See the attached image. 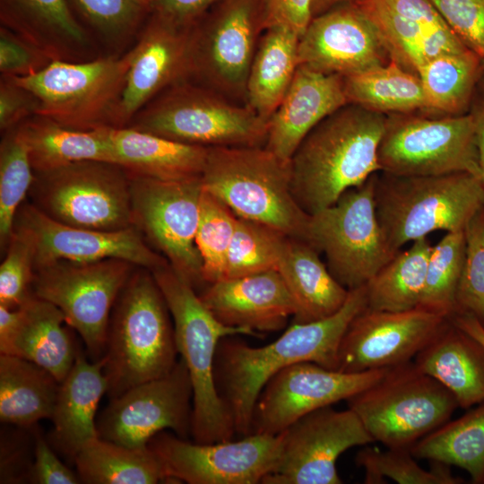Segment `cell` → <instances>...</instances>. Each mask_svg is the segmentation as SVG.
<instances>
[{"mask_svg": "<svg viewBox=\"0 0 484 484\" xmlns=\"http://www.w3.org/2000/svg\"><path fill=\"white\" fill-rule=\"evenodd\" d=\"M367 305L364 285L350 290L346 302L334 315L309 323H293L277 340L263 347H252L237 335L223 337L216 350L214 376L236 435L251 434L259 393L281 369L309 361L337 370L341 341L350 322Z\"/></svg>", "mask_w": 484, "mask_h": 484, "instance_id": "6da1fadb", "label": "cell"}, {"mask_svg": "<svg viewBox=\"0 0 484 484\" xmlns=\"http://www.w3.org/2000/svg\"><path fill=\"white\" fill-rule=\"evenodd\" d=\"M386 115L348 103L315 125L291 158L292 194L314 214L381 172L377 153Z\"/></svg>", "mask_w": 484, "mask_h": 484, "instance_id": "7a4b0ae2", "label": "cell"}, {"mask_svg": "<svg viewBox=\"0 0 484 484\" xmlns=\"http://www.w3.org/2000/svg\"><path fill=\"white\" fill-rule=\"evenodd\" d=\"M171 314L152 272L136 267L113 307L103 373L109 399L168 375L177 362Z\"/></svg>", "mask_w": 484, "mask_h": 484, "instance_id": "3957f363", "label": "cell"}, {"mask_svg": "<svg viewBox=\"0 0 484 484\" xmlns=\"http://www.w3.org/2000/svg\"><path fill=\"white\" fill-rule=\"evenodd\" d=\"M291 160L265 146L209 147L204 190L238 218L257 221L307 241L310 220L291 190Z\"/></svg>", "mask_w": 484, "mask_h": 484, "instance_id": "277c9868", "label": "cell"}, {"mask_svg": "<svg viewBox=\"0 0 484 484\" xmlns=\"http://www.w3.org/2000/svg\"><path fill=\"white\" fill-rule=\"evenodd\" d=\"M151 272L171 314L178 355L192 382L191 436L203 444L232 440L236 436L233 419L215 382V354L223 337L250 333L218 321L197 291L169 264Z\"/></svg>", "mask_w": 484, "mask_h": 484, "instance_id": "5b68a950", "label": "cell"}, {"mask_svg": "<svg viewBox=\"0 0 484 484\" xmlns=\"http://www.w3.org/2000/svg\"><path fill=\"white\" fill-rule=\"evenodd\" d=\"M381 173L376 178V211L384 235L395 251L434 231L464 230L484 207V183L471 173Z\"/></svg>", "mask_w": 484, "mask_h": 484, "instance_id": "8992f818", "label": "cell"}, {"mask_svg": "<svg viewBox=\"0 0 484 484\" xmlns=\"http://www.w3.org/2000/svg\"><path fill=\"white\" fill-rule=\"evenodd\" d=\"M127 126L187 144L240 147L264 146L268 122L248 106L186 79L158 94Z\"/></svg>", "mask_w": 484, "mask_h": 484, "instance_id": "52a82bcc", "label": "cell"}, {"mask_svg": "<svg viewBox=\"0 0 484 484\" xmlns=\"http://www.w3.org/2000/svg\"><path fill=\"white\" fill-rule=\"evenodd\" d=\"M374 442L410 448L448 420L459 407L454 395L414 361L390 367L347 400Z\"/></svg>", "mask_w": 484, "mask_h": 484, "instance_id": "ba28073f", "label": "cell"}, {"mask_svg": "<svg viewBox=\"0 0 484 484\" xmlns=\"http://www.w3.org/2000/svg\"><path fill=\"white\" fill-rule=\"evenodd\" d=\"M131 177L122 166L82 160L34 171L30 203L50 219L75 228L115 231L134 227Z\"/></svg>", "mask_w": 484, "mask_h": 484, "instance_id": "9c48e42d", "label": "cell"}, {"mask_svg": "<svg viewBox=\"0 0 484 484\" xmlns=\"http://www.w3.org/2000/svg\"><path fill=\"white\" fill-rule=\"evenodd\" d=\"M376 174L310 215L307 242L324 255L332 275L349 290L366 285L400 252L389 246L377 219Z\"/></svg>", "mask_w": 484, "mask_h": 484, "instance_id": "30bf717a", "label": "cell"}, {"mask_svg": "<svg viewBox=\"0 0 484 484\" xmlns=\"http://www.w3.org/2000/svg\"><path fill=\"white\" fill-rule=\"evenodd\" d=\"M130 62V51L84 61L52 60L41 70L13 78L39 103L37 116L65 126H111Z\"/></svg>", "mask_w": 484, "mask_h": 484, "instance_id": "8fae6325", "label": "cell"}, {"mask_svg": "<svg viewBox=\"0 0 484 484\" xmlns=\"http://www.w3.org/2000/svg\"><path fill=\"white\" fill-rule=\"evenodd\" d=\"M260 0H220L189 29L187 80L246 105V82L264 31Z\"/></svg>", "mask_w": 484, "mask_h": 484, "instance_id": "7c38bea8", "label": "cell"}, {"mask_svg": "<svg viewBox=\"0 0 484 484\" xmlns=\"http://www.w3.org/2000/svg\"><path fill=\"white\" fill-rule=\"evenodd\" d=\"M136 267L118 258L58 261L35 270L32 293L61 310L96 361L105 352L115 302Z\"/></svg>", "mask_w": 484, "mask_h": 484, "instance_id": "4fadbf2b", "label": "cell"}, {"mask_svg": "<svg viewBox=\"0 0 484 484\" xmlns=\"http://www.w3.org/2000/svg\"><path fill=\"white\" fill-rule=\"evenodd\" d=\"M377 159L382 172L396 176L480 175L470 112L440 117L386 115Z\"/></svg>", "mask_w": 484, "mask_h": 484, "instance_id": "5bb4252c", "label": "cell"}, {"mask_svg": "<svg viewBox=\"0 0 484 484\" xmlns=\"http://www.w3.org/2000/svg\"><path fill=\"white\" fill-rule=\"evenodd\" d=\"M133 224L196 291L205 286L195 245L202 177L166 181L131 175Z\"/></svg>", "mask_w": 484, "mask_h": 484, "instance_id": "9a60e30c", "label": "cell"}, {"mask_svg": "<svg viewBox=\"0 0 484 484\" xmlns=\"http://www.w3.org/2000/svg\"><path fill=\"white\" fill-rule=\"evenodd\" d=\"M281 434H250L238 440L191 443L160 431L148 447L163 464L168 482L188 484H258L278 463Z\"/></svg>", "mask_w": 484, "mask_h": 484, "instance_id": "2e32d148", "label": "cell"}, {"mask_svg": "<svg viewBox=\"0 0 484 484\" xmlns=\"http://www.w3.org/2000/svg\"><path fill=\"white\" fill-rule=\"evenodd\" d=\"M193 386L181 358L166 376L110 399L96 420L99 436L131 448L146 447L160 431L191 436Z\"/></svg>", "mask_w": 484, "mask_h": 484, "instance_id": "e0dca14e", "label": "cell"}, {"mask_svg": "<svg viewBox=\"0 0 484 484\" xmlns=\"http://www.w3.org/2000/svg\"><path fill=\"white\" fill-rule=\"evenodd\" d=\"M280 457L264 484H341L337 460L346 450L374 440L350 409L315 410L281 433Z\"/></svg>", "mask_w": 484, "mask_h": 484, "instance_id": "ac0fdd59", "label": "cell"}, {"mask_svg": "<svg viewBox=\"0 0 484 484\" xmlns=\"http://www.w3.org/2000/svg\"><path fill=\"white\" fill-rule=\"evenodd\" d=\"M389 368L344 373L309 361L286 367L260 392L253 411L251 434L279 435L301 417L346 401L371 386Z\"/></svg>", "mask_w": 484, "mask_h": 484, "instance_id": "d6986e66", "label": "cell"}, {"mask_svg": "<svg viewBox=\"0 0 484 484\" xmlns=\"http://www.w3.org/2000/svg\"><path fill=\"white\" fill-rule=\"evenodd\" d=\"M393 59L381 30L357 2L338 4L313 17L299 38V65L324 73L348 77Z\"/></svg>", "mask_w": 484, "mask_h": 484, "instance_id": "ffe728a7", "label": "cell"}, {"mask_svg": "<svg viewBox=\"0 0 484 484\" xmlns=\"http://www.w3.org/2000/svg\"><path fill=\"white\" fill-rule=\"evenodd\" d=\"M447 319L421 307L399 312L366 307L341 341L337 370L359 373L411 361Z\"/></svg>", "mask_w": 484, "mask_h": 484, "instance_id": "44dd1931", "label": "cell"}, {"mask_svg": "<svg viewBox=\"0 0 484 484\" xmlns=\"http://www.w3.org/2000/svg\"><path fill=\"white\" fill-rule=\"evenodd\" d=\"M14 227L29 233L35 246V270L58 261L91 262L108 258L128 261L153 271L169 264L135 228L115 231L75 228L43 214L24 202Z\"/></svg>", "mask_w": 484, "mask_h": 484, "instance_id": "7402d4cb", "label": "cell"}, {"mask_svg": "<svg viewBox=\"0 0 484 484\" xmlns=\"http://www.w3.org/2000/svg\"><path fill=\"white\" fill-rule=\"evenodd\" d=\"M189 29L152 16L129 49V66L111 126H127L162 91L187 79Z\"/></svg>", "mask_w": 484, "mask_h": 484, "instance_id": "603a6c76", "label": "cell"}, {"mask_svg": "<svg viewBox=\"0 0 484 484\" xmlns=\"http://www.w3.org/2000/svg\"><path fill=\"white\" fill-rule=\"evenodd\" d=\"M221 324L262 336L283 329L296 312L293 298L277 270L207 284L197 292Z\"/></svg>", "mask_w": 484, "mask_h": 484, "instance_id": "cb8c5ba5", "label": "cell"}, {"mask_svg": "<svg viewBox=\"0 0 484 484\" xmlns=\"http://www.w3.org/2000/svg\"><path fill=\"white\" fill-rule=\"evenodd\" d=\"M348 104L343 77L299 65L281 103L268 120L265 147L285 160L323 119Z\"/></svg>", "mask_w": 484, "mask_h": 484, "instance_id": "d4e9b609", "label": "cell"}, {"mask_svg": "<svg viewBox=\"0 0 484 484\" xmlns=\"http://www.w3.org/2000/svg\"><path fill=\"white\" fill-rule=\"evenodd\" d=\"M103 366L102 358L91 363L79 350L71 370L60 383L50 418V440L53 447L72 459L87 443L99 437L96 412L108 390Z\"/></svg>", "mask_w": 484, "mask_h": 484, "instance_id": "484cf974", "label": "cell"}, {"mask_svg": "<svg viewBox=\"0 0 484 484\" xmlns=\"http://www.w3.org/2000/svg\"><path fill=\"white\" fill-rule=\"evenodd\" d=\"M3 25L52 60L84 61L91 39L66 0H1Z\"/></svg>", "mask_w": 484, "mask_h": 484, "instance_id": "4316f807", "label": "cell"}, {"mask_svg": "<svg viewBox=\"0 0 484 484\" xmlns=\"http://www.w3.org/2000/svg\"><path fill=\"white\" fill-rule=\"evenodd\" d=\"M417 367L445 385L459 407L484 402V344L449 319L414 358Z\"/></svg>", "mask_w": 484, "mask_h": 484, "instance_id": "83f0119b", "label": "cell"}, {"mask_svg": "<svg viewBox=\"0 0 484 484\" xmlns=\"http://www.w3.org/2000/svg\"><path fill=\"white\" fill-rule=\"evenodd\" d=\"M115 162L131 175L176 181L201 177L208 147L173 141L129 126H106Z\"/></svg>", "mask_w": 484, "mask_h": 484, "instance_id": "f1b7e54d", "label": "cell"}, {"mask_svg": "<svg viewBox=\"0 0 484 484\" xmlns=\"http://www.w3.org/2000/svg\"><path fill=\"white\" fill-rule=\"evenodd\" d=\"M21 322L0 354L30 360L48 371L61 383L71 370L79 349L64 326L61 310L48 301L30 297L22 306Z\"/></svg>", "mask_w": 484, "mask_h": 484, "instance_id": "f546056e", "label": "cell"}, {"mask_svg": "<svg viewBox=\"0 0 484 484\" xmlns=\"http://www.w3.org/2000/svg\"><path fill=\"white\" fill-rule=\"evenodd\" d=\"M277 271L295 304L293 323L329 317L348 298L350 290L332 275L319 252L305 240L288 238Z\"/></svg>", "mask_w": 484, "mask_h": 484, "instance_id": "4dcf8cb0", "label": "cell"}, {"mask_svg": "<svg viewBox=\"0 0 484 484\" xmlns=\"http://www.w3.org/2000/svg\"><path fill=\"white\" fill-rule=\"evenodd\" d=\"M300 35L286 26L264 30L246 82V105L268 122L299 65Z\"/></svg>", "mask_w": 484, "mask_h": 484, "instance_id": "1f68e13d", "label": "cell"}, {"mask_svg": "<svg viewBox=\"0 0 484 484\" xmlns=\"http://www.w3.org/2000/svg\"><path fill=\"white\" fill-rule=\"evenodd\" d=\"M105 127L73 129L37 115L17 125L35 172L82 160L116 163Z\"/></svg>", "mask_w": 484, "mask_h": 484, "instance_id": "d6a6232c", "label": "cell"}, {"mask_svg": "<svg viewBox=\"0 0 484 484\" xmlns=\"http://www.w3.org/2000/svg\"><path fill=\"white\" fill-rule=\"evenodd\" d=\"M60 383L45 368L25 359L0 355V420L32 428L50 419Z\"/></svg>", "mask_w": 484, "mask_h": 484, "instance_id": "836d02e7", "label": "cell"}, {"mask_svg": "<svg viewBox=\"0 0 484 484\" xmlns=\"http://www.w3.org/2000/svg\"><path fill=\"white\" fill-rule=\"evenodd\" d=\"M77 474L88 484H156L168 475L158 456L148 447L131 448L97 437L75 455Z\"/></svg>", "mask_w": 484, "mask_h": 484, "instance_id": "e575fe53", "label": "cell"}, {"mask_svg": "<svg viewBox=\"0 0 484 484\" xmlns=\"http://www.w3.org/2000/svg\"><path fill=\"white\" fill-rule=\"evenodd\" d=\"M411 452L416 459L459 467L473 483L484 484V402L420 438Z\"/></svg>", "mask_w": 484, "mask_h": 484, "instance_id": "d590c367", "label": "cell"}, {"mask_svg": "<svg viewBox=\"0 0 484 484\" xmlns=\"http://www.w3.org/2000/svg\"><path fill=\"white\" fill-rule=\"evenodd\" d=\"M343 85L348 103L385 115L426 109L419 75L394 59L373 70L343 77Z\"/></svg>", "mask_w": 484, "mask_h": 484, "instance_id": "8d00e7d4", "label": "cell"}, {"mask_svg": "<svg viewBox=\"0 0 484 484\" xmlns=\"http://www.w3.org/2000/svg\"><path fill=\"white\" fill-rule=\"evenodd\" d=\"M433 245L428 237L399 252L366 284L367 307L399 312L419 307Z\"/></svg>", "mask_w": 484, "mask_h": 484, "instance_id": "74e56055", "label": "cell"}, {"mask_svg": "<svg viewBox=\"0 0 484 484\" xmlns=\"http://www.w3.org/2000/svg\"><path fill=\"white\" fill-rule=\"evenodd\" d=\"M481 58L467 49L433 58L417 72L426 99V109L444 116L470 111L477 91Z\"/></svg>", "mask_w": 484, "mask_h": 484, "instance_id": "f35d334b", "label": "cell"}, {"mask_svg": "<svg viewBox=\"0 0 484 484\" xmlns=\"http://www.w3.org/2000/svg\"><path fill=\"white\" fill-rule=\"evenodd\" d=\"M3 134L0 143V246L5 252L16 214L34 180L26 143L17 126Z\"/></svg>", "mask_w": 484, "mask_h": 484, "instance_id": "ab89813d", "label": "cell"}, {"mask_svg": "<svg viewBox=\"0 0 484 484\" xmlns=\"http://www.w3.org/2000/svg\"><path fill=\"white\" fill-rule=\"evenodd\" d=\"M288 238L267 225L238 217L224 280L277 270Z\"/></svg>", "mask_w": 484, "mask_h": 484, "instance_id": "60d3db41", "label": "cell"}, {"mask_svg": "<svg viewBox=\"0 0 484 484\" xmlns=\"http://www.w3.org/2000/svg\"><path fill=\"white\" fill-rule=\"evenodd\" d=\"M465 257L464 230L446 232L432 246L419 307L451 317Z\"/></svg>", "mask_w": 484, "mask_h": 484, "instance_id": "b9f144b4", "label": "cell"}, {"mask_svg": "<svg viewBox=\"0 0 484 484\" xmlns=\"http://www.w3.org/2000/svg\"><path fill=\"white\" fill-rule=\"evenodd\" d=\"M356 463L365 471L367 484L385 483V479L399 484H460L462 478L454 476L450 466L432 462L430 470L423 469L416 461L410 448H387L381 451L366 446L355 458Z\"/></svg>", "mask_w": 484, "mask_h": 484, "instance_id": "7bdbcfd3", "label": "cell"}, {"mask_svg": "<svg viewBox=\"0 0 484 484\" xmlns=\"http://www.w3.org/2000/svg\"><path fill=\"white\" fill-rule=\"evenodd\" d=\"M237 220L238 217L223 202L203 190L195 245L202 258L205 286L225 278Z\"/></svg>", "mask_w": 484, "mask_h": 484, "instance_id": "ee69618b", "label": "cell"}, {"mask_svg": "<svg viewBox=\"0 0 484 484\" xmlns=\"http://www.w3.org/2000/svg\"><path fill=\"white\" fill-rule=\"evenodd\" d=\"M465 257L455 298V314H469L484 325V207L464 229Z\"/></svg>", "mask_w": 484, "mask_h": 484, "instance_id": "f6af8a7d", "label": "cell"}, {"mask_svg": "<svg viewBox=\"0 0 484 484\" xmlns=\"http://www.w3.org/2000/svg\"><path fill=\"white\" fill-rule=\"evenodd\" d=\"M35 273V246L29 233L14 227L0 265V305L22 306L32 293Z\"/></svg>", "mask_w": 484, "mask_h": 484, "instance_id": "bcb514c9", "label": "cell"}, {"mask_svg": "<svg viewBox=\"0 0 484 484\" xmlns=\"http://www.w3.org/2000/svg\"><path fill=\"white\" fill-rule=\"evenodd\" d=\"M73 2L101 39L115 48H118L134 36L145 10L134 0Z\"/></svg>", "mask_w": 484, "mask_h": 484, "instance_id": "7dc6e473", "label": "cell"}, {"mask_svg": "<svg viewBox=\"0 0 484 484\" xmlns=\"http://www.w3.org/2000/svg\"><path fill=\"white\" fill-rule=\"evenodd\" d=\"M465 48L484 58V0H431Z\"/></svg>", "mask_w": 484, "mask_h": 484, "instance_id": "c3c4849f", "label": "cell"}, {"mask_svg": "<svg viewBox=\"0 0 484 484\" xmlns=\"http://www.w3.org/2000/svg\"><path fill=\"white\" fill-rule=\"evenodd\" d=\"M52 59L15 32L1 26L0 72L1 77H23L34 73Z\"/></svg>", "mask_w": 484, "mask_h": 484, "instance_id": "681fc988", "label": "cell"}, {"mask_svg": "<svg viewBox=\"0 0 484 484\" xmlns=\"http://www.w3.org/2000/svg\"><path fill=\"white\" fill-rule=\"evenodd\" d=\"M36 97L13 78L1 77L0 129L4 133L37 115Z\"/></svg>", "mask_w": 484, "mask_h": 484, "instance_id": "f907efd6", "label": "cell"}, {"mask_svg": "<svg viewBox=\"0 0 484 484\" xmlns=\"http://www.w3.org/2000/svg\"><path fill=\"white\" fill-rule=\"evenodd\" d=\"M29 441L23 432L1 436L0 482H30L34 459L30 458Z\"/></svg>", "mask_w": 484, "mask_h": 484, "instance_id": "816d5d0a", "label": "cell"}, {"mask_svg": "<svg viewBox=\"0 0 484 484\" xmlns=\"http://www.w3.org/2000/svg\"><path fill=\"white\" fill-rule=\"evenodd\" d=\"M30 483L78 484L81 480L56 455L39 431H34V462Z\"/></svg>", "mask_w": 484, "mask_h": 484, "instance_id": "f5cc1de1", "label": "cell"}, {"mask_svg": "<svg viewBox=\"0 0 484 484\" xmlns=\"http://www.w3.org/2000/svg\"><path fill=\"white\" fill-rule=\"evenodd\" d=\"M313 0H260L264 29L272 26H286L300 36L312 15Z\"/></svg>", "mask_w": 484, "mask_h": 484, "instance_id": "db71d44e", "label": "cell"}, {"mask_svg": "<svg viewBox=\"0 0 484 484\" xmlns=\"http://www.w3.org/2000/svg\"><path fill=\"white\" fill-rule=\"evenodd\" d=\"M220 0H156L154 14L183 29H189Z\"/></svg>", "mask_w": 484, "mask_h": 484, "instance_id": "11a10c76", "label": "cell"}, {"mask_svg": "<svg viewBox=\"0 0 484 484\" xmlns=\"http://www.w3.org/2000/svg\"><path fill=\"white\" fill-rule=\"evenodd\" d=\"M400 15L424 28L448 26L431 0H379Z\"/></svg>", "mask_w": 484, "mask_h": 484, "instance_id": "9f6ffc18", "label": "cell"}, {"mask_svg": "<svg viewBox=\"0 0 484 484\" xmlns=\"http://www.w3.org/2000/svg\"><path fill=\"white\" fill-rule=\"evenodd\" d=\"M473 118L479 155L480 177L484 183V96H474L470 111Z\"/></svg>", "mask_w": 484, "mask_h": 484, "instance_id": "6f0895ef", "label": "cell"}, {"mask_svg": "<svg viewBox=\"0 0 484 484\" xmlns=\"http://www.w3.org/2000/svg\"><path fill=\"white\" fill-rule=\"evenodd\" d=\"M448 319L484 344V325L475 316L469 314H455Z\"/></svg>", "mask_w": 484, "mask_h": 484, "instance_id": "680465c9", "label": "cell"}, {"mask_svg": "<svg viewBox=\"0 0 484 484\" xmlns=\"http://www.w3.org/2000/svg\"><path fill=\"white\" fill-rule=\"evenodd\" d=\"M358 0H313L312 15H319L327 10L344 3L356 2Z\"/></svg>", "mask_w": 484, "mask_h": 484, "instance_id": "91938a15", "label": "cell"}, {"mask_svg": "<svg viewBox=\"0 0 484 484\" xmlns=\"http://www.w3.org/2000/svg\"><path fill=\"white\" fill-rule=\"evenodd\" d=\"M477 91L480 95L484 96V58H481L479 79L477 82Z\"/></svg>", "mask_w": 484, "mask_h": 484, "instance_id": "94428289", "label": "cell"}, {"mask_svg": "<svg viewBox=\"0 0 484 484\" xmlns=\"http://www.w3.org/2000/svg\"><path fill=\"white\" fill-rule=\"evenodd\" d=\"M137 4H139L142 7H143L145 10L147 8H152L154 3L156 0H134Z\"/></svg>", "mask_w": 484, "mask_h": 484, "instance_id": "6125c7cd", "label": "cell"}]
</instances>
